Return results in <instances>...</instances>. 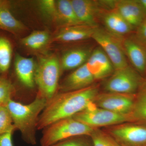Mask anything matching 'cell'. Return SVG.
<instances>
[{
    "label": "cell",
    "mask_w": 146,
    "mask_h": 146,
    "mask_svg": "<svg viewBox=\"0 0 146 146\" xmlns=\"http://www.w3.org/2000/svg\"><path fill=\"white\" fill-rule=\"evenodd\" d=\"M100 92L99 85L95 83L80 90L57 93L48 102L39 116L37 130L82 111L93 103Z\"/></svg>",
    "instance_id": "6da1fadb"
},
{
    "label": "cell",
    "mask_w": 146,
    "mask_h": 146,
    "mask_svg": "<svg viewBox=\"0 0 146 146\" xmlns=\"http://www.w3.org/2000/svg\"><path fill=\"white\" fill-rule=\"evenodd\" d=\"M44 98L37 96L29 104L11 100L6 107L10 112L16 130L20 131L22 138L27 143L36 144V131L39 116L47 104Z\"/></svg>",
    "instance_id": "7a4b0ae2"
},
{
    "label": "cell",
    "mask_w": 146,
    "mask_h": 146,
    "mask_svg": "<svg viewBox=\"0 0 146 146\" xmlns=\"http://www.w3.org/2000/svg\"><path fill=\"white\" fill-rule=\"evenodd\" d=\"M61 66L54 56L42 58L35 69V82L38 89L37 95L48 102L57 93Z\"/></svg>",
    "instance_id": "3957f363"
},
{
    "label": "cell",
    "mask_w": 146,
    "mask_h": 146,
    "mask_svg": "<svg viewBox=\"0 0 146 146\" xmlns=\"http://www.w3.org/2000/svg\"><path fill=\"white\" fill-rule=\"evenodd\" d=\"M95 129L72 117L62 119L43 129L40 145L41 146H50L74 136H90Z\"/></svg>",
    "instance_id": "277c9868"
},
{
    "label": "cell",
    "mask_w": 146,
    "mask_h": 146,
    "mask_svg": "<svg viewBox=\"0 0 146 146\" xmlns=\"http://www.w3.org/2000/svg\"><path fill=\"white\" fill-rule=\"evenodd\" d=\"M143 80L141 75L128 65L115 70L105 80L103 88L105 92L135 95Z\"/></svg>",
    "instance_id": "5b68a950"
},
{
    "label": "cell",
    "mask_w": 146,
    "mask_h": 146,
    "mask_svg": "<svg viewBox=\"0 0 146 146\" xmlns=\"http://www.w3.org/2000/svg\"><path fill=\"white\" fill-rule=\"evenodd\" d=\"M72 117L94 128L108 127L130 121L129 115L112 112L97 107L93 103Z\"/></svg>",
    "instance_id": "8992f818"
},
{
    "label": "cell",
    "mask_w": 146,
    "mask_h": 146,
    "mask_svg": "<svg viewBox=\"0 0 146 146\" xmlns=\"http://www.w3.org/2000/svg\"><path fill=\"white\" fill-rule=\"evenodd\" d=\"M94 39L107 55L115 70L125 68L128 65L122 45L123 39L112 35L106 30L96 28L93 35Z\"/></svg>",
    "instance_id": "52a82bcc"
},
{
    "label": "cell",
    "mask_w": 146,
    "mask_h": 146,
    "mask_svg": "<svg viewBox=\"0 0 146 146\" xmlns=\"http://www.w3.org/2000/svg\"><path fill=\"white\" fill-rule=\"evenodd\" d=\"M103 129L122 146H146V125L127 122Z\"/></svg>",
    "instance_id": "ba28073f"
},
{
    "label": "cell",
    "mask_w": 146,
    "mask_h": 146,
    "mask_svg": "<svg viewBox=\"0 0 146 146\" xmlns=\"http://www.w3.org/2000/svg\"><path fill=\"white\" fill-rule=\"evenodd\" d=\"M135 95L100 92L95 98L93 104L97 107L112 112L129 115L133 108Z\"/></svg>",
    "instance_id": "9c48e42d"
},
{
    "label": "cell",
    "mask_w": 146,
    "mask_h": 146,
    "mask_svg": "<svg viewBox=\"0 0 146 146\" xmlns=\"http://www.w3.org/2000/svg\"><path fill=\"white\" fill-rule=\"evenodd\" d=\"M76 16L82 25L93 28L98 27V21L106 12L99 1L72 0Z\"/></svg>",
    "instance_id": "30bf717a"
},
{
    "label": "cell",
    "mask_w": 146,
    "mask_h": 146,
    "mask_svg": "<svg viewBox=\"0 0 146 146\" xmlns=\"http://www.w3.org/2000/svg\"><path fill=\"white\" fill-rule=\"evenodd\" d=\"M86 64L96 81L106 79L115 71L109 58L100 46L93 50Z\"/></svg>",
    "instance_id": "8fae6325"
},
{
    "label": "cell",
    "mask_w": 146,
    "mask_h": 146,
    "mask_svg": "<svg viewBox=\"0 0 146 146\" xmlns=\"http://www.w3.org/2000/svg\"><path fill=\"white\" fill-rule=\"evenodd\" d=\"M95 81L85 63L66 77L59 88L61 92L76 91L89 87Z\"/></svg>",
    "instance_id": "7c38bea8"
},
{
    "label": "cell",
    "mask_w": 146,
    "mask_h": 146,
    "mask_svg": "<svg viewBox=\"0 0 146 146\" xmlns=\"http://www.w3.org/2000/svg\"><path fill=\"white\" fill-rule=\"evenodd\" d=\"M122 45L126 56L130 61L133 69L140 75L146 73V48L135 38L123 39Z\"/></svg>",
    "instance_id": "4fadbf2b"
},
{
    "label": "cell",
    "mask_w": 146,
    "mask_h": 146,
    "mask_svg": "<svg viewBox=\"0 0 146 146\" xmlns=\"http://www.w3.org/2000/svg\"><path fill=\"white\" fill-rule=\"evenodd\" d=\"M115 9L133 29L137 28L146 17L137 0L117 1Z\"/></svg>",
    "instance_id": "5bb4252c"
},
{
    "label": "cell",
    "mask_w": 146,
    "mask_h": 146,
    "mask_svg": "<svg viewBox=\"0 0 146 146\" xmlns=\"http://www.w3.org/2000/svg\"><path fill=\"white\" fill-rule=\"evenodd\" d=\"M106 30L120 39L133 31V28L116 9L106 11L102 16Z\"/></svg>",
    "instance_id": "9a60e30c"
},
{
    "label": "cell",
    "mask_w": 146,
    "mask_h": 146,
    "mask_svg": "<svg viewBox=\"0 0 146 146\" xmlns=\"http://www.w3.org/2000/svg\"><path fill=\"white\" fill-rule=\"evenodd\" d=\"M96 28L82 25L62 27L56 34L54 41L72 42L85 40L92 37Z\"/></svg>",
    "instance_id": "2e32d148"
},
{
    "label": "cell",
    "mask_w": 146,
    "mask_h": 146,
    "mask_svg": "<svg viewBox=\"0 0 146 146\" xmlns=\"http://www.w3.org/2000/svg\"><path fill=\"white\" fill-rule=\"evenodd\" d=\"M17 78L24 86L29 89L34 87L35 63L33 58L17 54L14 63Z\"/></svg>",
    "instance_id": "e0dca14e"
},
{
    "label": "cell",
    "mask_w": 146,
    "mask_h": 146,
    "mask_svg": "<svg viewBox=\"0 0 146 146\" xmlns=\"http://www.w3.org/2000/svg\"><path fill=\"white\" fill-rule=\"evenodd\" d=\"M91 47H83L69 50L62 56L60 62L63 70L76 69L87 62L93 51Z\"/></svg>",
    "instance_id": "ac0fdd59"
},
{
    "label": "cell",
    "mask_w": 146,
    "mask_h": 146,
    "mask_svg": "<svg viewBox=\"0 0 146 146\" xmlns=\"http://www.w3.org/2000/svg\"><path fill=\"white\" fill-rule=\"evenodd\" d=\"M130 122L146 125V80H144L135 96L129 115Z\"/></svg>",
    "instance_id": "d6986e66"
},
{
    "label": "cell",
    "mask_w": 146,
    "mask_h": 146,
    "mask_svg": "<svg viewBox=\"0 0 146 146\" xmlns=\"http://www.w3.org/2000/svg\"><path fill=\"white\" fill-rule=\"evenodd\" d=\"M58 14V22L63 27L81 25L76 16L71 1L58 0L56 1Z\"/></svg>",
    "instance_id": "ffe728a7"
},
{
    "label": "cell",
    "mask_w": 146,
    "mask_h": 146,
    "mask_svg": "<svg viewBox=\"0 0 146 146\" xmlns=\"http://www.w3.org/2000/svg\"><path fill=\"white\" fill-rule=\"evenodd\" d=\"M0 29L12 33L18 32L23 29V25L5 6H0Z\"/></svg>",
    "instance_id": "44dd1931"
},
{
    "label": "cell",
    "mask_w": 146,
    "mask_h": 146,
    "mask_svg": "<svg viewBox=\"0 0 146 146\" xmlns=\"http://www.w3.org/2000/svg\"><path fill=\"white\" fill-rule=\"evenodd\" d=\"M49 38V34L47 31H36L23 38L21 43L31 49L39 50L46 44Z\"/></svg>",
    "instance_id": "7402d4cb"
},
{
    "label": "cell",
    "mask_w": 146,
    "mask_h": 146,
    "mask_svg": "<svg viewBox=\"0 0 146 146\" xmlns=\"http://www.w3.org/2000/svg\"><path fill=\"white\" fill-rule=\"evenodd\" d=\"M12 47L6 38L0 37V72H6L10 67L12 57Z\"/></svg>",
    "instance_id": "603a6c76"
},
{
    "label": "cell",
    "mask_w": 146,
    "mask_h": 146,
    "mask_svg": "<svg viewBox=\"0 0 146 146\" xmlns=\"http://www.w3.org/2000/svg\"><path fill=\"white\" fill-rule=\"evenodd\" d=\"M90 136L94 146H122L103 129H95Z\"/></svg>",
    "instance_id": "cb8c5ba5"
},
{
    "label": "cell",
    "mask_w": 146,
    "mask_h": 146,
    "mask_svg": "<svg viewBox=\"0 0 146 146\" xmlns=\"http://www.w3.org/2000/svg\"><path fill=\"white\" fill-rule=\"evenodd\" d=\"M14 88L10 80L5 77H0V106H6L12 100Z\"/></svg>",
    "instance_id": "d4e9b609"
},
{
    "label": "cell",
    "mask_w": 146,
    "mask_h": 146,
    "mask_svg": "<svg viewBox=\"0 0 146 146\" xmlns=\"http://www.w3.org/2000/svg\"><path fill=\"white\" fill-rule=\"evenodd\" d=\"M50 146H94L90 136H74L58 142Z\"/></svg>",
    "instance_id": "484cf974"
},
{
    "label": "cell",
    "mask_w": 146,
    "mask_h": 146,
    "mask_svg": "<svg viewBox=\"0 0 146 146\" xmlns=\"http://www.w3.org/2000/svg\"><path fill=\"white\" fill-rule=\"evenodd\" d=\"M16 130L13 120L6 106H0V135Z\"/></svg>",
    "instance_id": "4316f807"
},
{
    "label": "cell",
    "mask_w": 146,
    "mask_h": 146,
    "mask_svg": "<svg viewBox=\"0 0 146 146\" xmlns=\"http://www.w3.org/2000/svg\"><path fill=\"white\" fill-rule=\"evenodd\" d=\"M39 7L43 13L53 20L58 21L56 1L42 0L39 1Z\"/></svg>",
    "instance_id": "83f0119b"
},
{
    "label": "cell",
    "mask_w": 146,
    "mask_h": 146,
    "mask_svg": "<svg viewBox=\"0 0 146 146\" xmlns=\"http://www.w3.org/2000/svg\"><path fill=\"white\" fill-rule=\"evenodd\" d=\"M135 39L141 44L146 45V17L136 28Z\"/></svg>",
    "instance_id": "f1b7e54d"
},
{
    "label": "cell",
    "mask_w": 146,
    "mask_h": 146,
    "mask_svg": "<svg viewBox=\"0 0 146 146\" xmlns=\"http://www.w3.org/2000/svg\"><path fill=\"white\" fill-rule=\"evenodd\" d=\"M13 131L0 135V146H14L12 142Z\"/></svg>",
    "instance_id": "f546056e"
},
{
    "label": "cell",
    "mask_w": 146,
    "mask_h": 146,
    "mask_svg": "<svg viewBox=\"0 0 146 146\" xmlns=\"http://www.w3.org/2000/svg\"><path fill=\"white\" fill-rule=\"evenodd\" d=\"M146 16V0H137Z\"/></svg>",
    "instance_id": "4dcf8cb0"
},
{
    "label": "cell",
    "mask_w": 146,
    "mask_h": 146,
    "mask_svg": "<svg viewBox=\"0 0 146 146\" xmlns=\"http://www.w3.org/2000/svg\"><path fill=\"white\" fill-rule=\"evenodd\" d=\"M145 47H146V46H145Z\"/></svg>",
    "instance_id": "1f68e13d"
}]
</instances>
